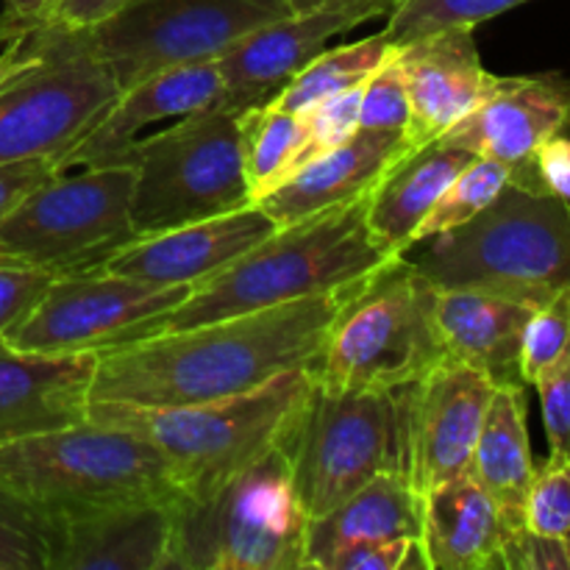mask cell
<instances>
[{
  "mask_svg": "<svg viewBox=\"0 0 570 570\" xmlns=\"http://www.w3.org/2000/svg\"><path fill=\"white\" fill-rule=\"evenodd\" d=\"M367 278L334 293L170 328L100 351L92 401L181 406L250 393L295 367L312 365L334 317Z\"/></svg>",
  "mask_w": 570,
  "mask_h": 570,
  "instance_id": "6da1fadb",
  "label": "cell"
},
{
  "mask_svg": "<svg viewBox=\"0 0 570 570\" xmlns=\"http://www.w3.org/2000/svg\"><path fill=\"white\" fill-rule=\"evenodd\" d=\"M371 195V193H367ZM367 195L278 226L165 312L156 332L334 293L399 259L367 226Z\"/></svg>",
  "mask_w": 570,
  "mask_h": 570,
  "instance_id": "7a4b0ae2",
  "label": "cell"
},
{
  "mask_svg": "<svg viewBox=\"0 0 570 570\" xmlns=\"http://www.w3.org/2000/svg\"><path fill=\"white\" fill-rule=\"evenodd\" d=\"M312 384L309 365L250 393L181 406H131L92 401L89 421L109 423L159 449L176 471L184 499H204L287 434Z\"/></svg>",
  "mask_w": 570,
  "mask_h": 570,
  "instance_id": "3957f363",
  "label": "cell"
},
{
  "mask_svg": "<svg viewBox=\"0 0 570 570\" xmlns=\"http://www.w3.org/2000/svg\"><path fill=\"white\" fill-rule=\"evenodd\" d=\"M434 287H484L546 301L570 284V206L507 184L476 217L406 250Z\"/></svg>",
  "mask_w": 570,
  "mask_h": 570,
  "instance_id": "277c9868",
  "label": "cell"
},
{
  "mask_svg": "<svg viewBox=\"0 0 570 570\" xmlns=\"http://www.w3.org/2000/svg\"><path fill=\"white\" fill-rule=\"evenodd\" d=\"M0 488L45 518L126 501L178 504L184 499L159 449L89 417L59 432L0 443Z\"/></svg>",
  "mask_w": 570,
  "mask_h": 570,
  "instance_id": "5b68a950",
  "label": "cell"
},
{
  "mask_svg": "<svg viewBox=\"0 0 570 570\" xmlns=\"http://www.w3.org/2000/svg\"><path fill=\"white\" fill-rule=\"evenodd\" d=\"M306 529L282 440L209 495L173 507L167 570H306Z\"/></svg>",
  "mask_w": 570,
  "mask_h": 570,
  "instance_id": "8992f818",
  "label": "cell"
},
{
  "mask_svg": "<svg viewBox=\"0 0 570 570\" xmlns=\"http://www.w3.org/2000/svg\"><path fill=\"white\" fill-rule=\"evenodd\" d=\"M410 384L379 393L326 390L312 379L287 434L304 515L321 518L382 473H406ZM410 476V473H406Z\"/></svg>",
  "mask_w": 570,
  "mask_h": 570,
  "instance_id": "52a82bcc",
  "label": "cell"
},
{
  "mask_svg": "<svg viewBox=\"0 0 570 570\" xmlns=\"http://www.w3.org/2000/svg\"><path fill=\"white\" fill-rule=\"evenodd\" d=\"M443 356L434 284L399 256L340 309L309 371L326 390L379 393L417 382Z\"/></svg>",
  "mask_w": 570,
  "mask_h": 570,
  "instance_id": "ba28073f",
  "label": "cell"
},
{
  "mask_svg": "<svg viewBox=\"0 0 570 570\" xmlns=\"http://www.w3.org/2000/svg\"><path fill=\"white\" fill-rule=\"evenodd\" d=\"M109 165L134 170L137 237L206 220L254 204L239 154L237 109L212 106L139 137Z\"/></svg>",
  "mask_w": 570,
  "mask_h": 570,
  "instance_id": "9c48e42d",
  "label": "cell"
},
{
  "mask_svg": "<svg viewBox=\"0 0 570 570\" xmlns=\"http://www.w3.org/2000/svg\"><path fill=\"white\" fill-rule=\"evenodd\" d=\"M120 95L81 28L42 20L28 65L0 83V165L59 161Z\"/></svg>",
  "mask_w": 570,
  "mask_h": 570,
  "instance_id": "30bf717a",
  "label": "cell"
},
{
  "mask_svg": "<svg viewBox=\"0 0 570 570\" xmlns=\"http://www.w3.org/2000/svg\"><path fill=\"white\" fill-rule=\"evenodd\" d=\"M131 193L128 165L56 173L0 220V259L53 273L89 271L137 237Z\"/></svg>",
  "mask_w": 570,
  "mask_h": 570,
  "instance_id": "8fae6325",
  "label": "cell"
},
{
  "mask_svg": "<svg viewBox=\"0 0 570 570\" xmlns=\"http://www.w3.org/2000/svg\"><path fill=\"white\" fill-rule=\"evenodd\" d=\"M289 11L287 0H128L81 31L126 89L170 67L217 61Z\"/></svg>",
  "mask_w": 570,
  "mask_h": 570,
  "instance_id": "7c38bea8",
  "label": "cell"
},
{
  "mask_svg": "<svg viewBox=\"0 0 570 570\" xmlns=\"http://www.w3.org/2000/svg\"><path fill=\"white\" fill-rule=\"evenodd\" d=\"M189 293L193 287H154L115 273H59L9 343L42 354H100L154 334L159 317Z\"/></svg>",
  "mask_w": 570,
  "mask_h": 570,
  "instance_id": "4fadbf2b",
  "label": "cell"
},
{
  "mask_svg": "<svg viewBox=\"0 0 570 570\" xmlns=\"http://www.w3.org/2000/svg\"><path fill=\"white\" fill-rule=\"evenodd\" d=\"M399 3L401 0H323L256 28L217 59L226 81L223 106L245 109L267 104L328 48V39L354 31L367 20L387 17Z\"/></svg>",
  "mask_w": 570,
  "mask_h": 570,
  "instance_id": "5bb4252c",
  "label": "cell"
},
{
  "mask_svg": "<svg viewBox=\"0 0 570 570\" xmlns=\"http://www.w3.org/2000/svg\"><path fill=\"white\" fill-rule=\"evenodd\" d=\"M499 384L476 367L443 356L410 384V482L417 493L465 476Z\"/></svg>",
  "mask_w": 570,
  "mask_h": 570,
  "instance_id": "9a60e30c",
  "label": "cell"
},
{
  "mask_svg": "<svg viewBox=\"0 0 570 570\" xmlns=\"http://www.w3.org/2000/svg\"><path fill=\"white\" fill-rule=\"evenodd\" d=\"M570 126V78L562 72L504 76L499 87L440 139L512 167L518 187L543 193L534 176V154L546 139ZM549 195V193H546Z\"/></svg>",
  "mask_w": 570,
  "mask_h": 570,
  "instance_id": "2e32d148",
  "label": "cell"
},
{
  "mask_svg": "<svg viewBox=\"0 0 570 570\" xmlns=\"http://www.w3.org/2000/svg\"><path fill=\"white\" fill-rule=\"evenodd\" d=\"M276 228L259 204H250L226 215L134 237L89 271L137 278L154 287H195Z\"/></svg>",
  "mask_w": 570,
  "mask_h": 570,
  "instance_id": "e0dca14e",
  "label": "cell"
},
{
  "mask_svg": "<svg viewBox=\"0 0 570 570\" xmlns=\"http://www.w3.org/2000/svg\"><path fill=\"white\" fill-rule=\"evenodd\" d=\"M395 61L410 98L406 139L412 148L443 137L504 78L482 65L473 28H440L395 42Z\"/></svg>",
  "mask_w": 570,
  "mask_h": 570,
  "instance_id": "ac0fdd59",
  "label": "cell"
},
{
  "mask_svg": "<svg viewBox=\"0 0 570 570\" xmlns=\"http://www.w3.org/2000/svg\"><path fill=\"white\" fill-rule=\"evenodd\" d=\"M173 507L126 501L50 515V570H167Z\"/></svg>",
  "mask_w": 570,
  "mask_h": 570,
  "instance_id": "d6986e66",
  "label": "cell"
},
{
  "mask_svg": "<svg viewBox=\"0 0 570 570\" xmlns=\"http://www.w3.org/2000/svg\"><path fill=\"white\" fill-rule=\"evenodd\" d=\"M98 354H42L0 337V443L87 421Z\"/></svg>",
  "mask_w": 570,
  "mask_h": 570,
  "instance_id": "ffe728a7",
  "label": "cell"
},
{
  "mask_svg": "<svg viewBox=\"0 0 570 570\" xmlns=\"http://www.w3.org/2000/svg\"><path fill=\"white\" fill-rule=\"evenodd\" d=\"M223 100H226V81L217 61L170 67L142 78L120 89L98 122L61 156L59 170L109 165L120 150L139 139L145 128L223 106Z\"/></svg>",
  "mask_w": 570,
  "mask_h": 570,
  "instance_id": "44dd1931",
  "label": "cell"
},
{
  "mask_svg": "<svg viewBox=\"0 0 570 570\" xmlns=\"http://www.w3.org/2000/svg\"><path fill=\"white\" fill-rule=\"evenodd\" d=\"M540 304L532 295L504 289L434 287V326L443 354L476 367L495 384H523V328Z\"/></svg>",
  "mask_w": 570,
  "mask_h": 570,
  "instance_id": "7402d4cb",
  "label": "cell"
},
{
  "mask_svg": "<svg viewBox=\"0 0 570 570\" xmlns=\"http://www.w3.org/2000/svg\"><path fill=\"white\" fill-rule=\"evenodd\" d=\"M410 148L406 134L356 128L354 137L345 139L340 148L301 167L256 204L273 217L276 226H287L306 215L367 195L387 167Z\"/></svg>",
  "mask_w": 570,
  "mask_h": 570,
  "instance_id": "603a6c76",
  "label": "cell"
},
{
  "mask_svg": "<svg viewBox=\"0 0 570 570\" xmlns=\"http://www.w3.org/2000/svg\"><path fill=\"white\" fill-rule=\"evenodd\" d=\"M512 532L471 476L423 493L421 549L426 570H507Z\"/></svg>",
  "mask_w": 570,
  "mask_h": 570,
  "instance_id": "cb8c5ba5",
  "label": "cell"
},
{
  "mask_svg": "<svg viewBox=\"0 0 570 570\" xmlns=\"http://www.w3.org/2000/svg\"><path fill=\"white\" fill-rule=\"evenodd\" d=\"M473 159L476 156L471 150L440 137L399 156L367 195V226L379 243L395 256H404L417 226Z\"/></svg>",
  "mask_w": 570,
  "mask_h": 570,
  "instance_id": "d4e9b609",
  "label": "cell"
},
{
  "mask_svg": "<svg viewBox=\"0 0 570 570\" xmlns=\"http://www.w3.org/2000/svg\"><path fill=\"white\" fill-rule=\"evenodd\" d=\"M532 443L527 429V387L499 384L484 412L468 476L493 499L512 540L523 534V510L534 479ZM510 551V549H507Z\"/></svg>",
  "mask_w": 570,
  "mask_h": 570,
  "instance_id": "484cf974",
  "label": "cell"
},
{
  "mask_svg": "<svg viewBox=\"0 0 570 570\" xmlns=\"http://www.w3.org/2000/svg\"><path fill=\"white\" fill-rule=\"evenodd\" d=\"M423 495L406 473H382L306 529V566L321 570L334 551L373 540L421 538Z\"/></svg>",
  "mask_w": 570,
  "mask_h": 570,
  "instance_id": "4316f807",
  "label": "cell"
},
{
  "mask_svg": "<svg viewBox=\"0 0 570 570\" xmlns=\"http://www.w3.org/2000/svg\"><path fill=\"white\" fill-rule=\"evenodd\" d=\"M239 154L254 204L287 178L289 161L301 145V115L276 104L237 109Z\"/></svg>",
  "mask_w": 570,
  "mask_h": 570,
  "instance_id": "83f0119b",
  "label": "cell"
},
{
  "mask_svg": "<svg viewBox=\"0 0 570 570\" xmlns=\"http://www.w3.org/2000/svg\"><path fill=\"white\" fill-rule=\"evenodd\" d=\"M393 39L384 31L373 33V37L356 39V42L337 45V48H326L317 53L271 104L282 106V109L293 111V115H304L321 100L332 98V95L343 92V89L356 87L365 81L393 50Z\"/></svg>",
  "mask_w": 570,
  "mask_h": 570,
  "instance_id": "f1b7e54d",
  "label": "cell"
},
{
  "mask_svg": "<svg viewBox=\"0 0 570 570\" xmlns=\"http://www.w3.org/2000/svg\"><path fill=\"white\" fill-rule=\"evenodd\" d=\"M512 181V167L490 156H476L454 181L445 187L438 204L426 215V220L417 226L415 237H412V248L417 243L440 237V234L451 232V228L462 226L471 217H476L484 206L493 204L499 198L501 189Z\"/></svg>",
  "mask_w": 570,
  "mask_h": 570,
  "instance_id": "f546056e",
  "label": "cell"
},
{
  "mask_svg": "<svg viewBox=\"0 0 570 570\" xmlns=\"http://www.w3.org/2000/svg\"><path fill=\"white\" fill-rule=\"evenodd\" d=\"M529 0H401L382 28L393 42H406L440 28H473Z\"/></svg>",
  "mask_w": 570,
  "mask_h": 570,
  "instance_id": "4dcf8cb0",
  "label": "cell"
},
{
  "mask_svg": "<svg viewBox=\"0 0 570 570\" xmlns=\"http://www.w3.org/2000/svg\"><path fill=\"white\" fill-rule=\"evenodd\" d=\"M570 354V284L551 293L527 321L521 340V379L534 387Z\"/></svg>",
  "mask_w": 570,
  "mask_h": 570,
  "instance_id": "1f68e13d",
  "label": "cell"
},
{
  "mask_svg": "<svg viewBox=\"0 0 570 570\" xmlns=\"http://www.w3.org/2000/svg\"><path fill=\"white\" fill-rule=\"evenodd\" d=\"M365 83V81H362ZM362 83L343 89V92L332 95V98L321 100L312 109L301 115V145L295 150L293 161H289V176L306 167L309 161L321 159L328 150L340 148L345 139H351L360 128V100H362ZM284 178V181H287Z\"/></svg>",
  "mask_w": 570,
  "mask_h": 570,
  "instance_id": "d6a6232c",
  "label": "cell"
},
{
  "mask_svg": "<svg viewBox=\"0 0 570 570\" xmlns=\"http://www.w3.org/2000/svg\"><path fill=\"white\" fill-rule=\"evenodd\" d=\"M0 570H50L48 521L6 488H0Z\"/></svg>",
  "mask_w": 570,
  "mask_h": 570,
  "instance_id": "836d02e7",
  "label": "cell"
},
{
  "mask_svg": "<svg viewBox=\"0 0 570 570\" xmlns=\"http://www.w3.org/2000/svg\"><path fill=\"white\" fill-rule=\"evenodd\" d=\"M523 529L532 538L570 540V456L551 454L534 468L523 510Z\"/></svg>",
  "mask_w": 570,
  "mask_h": 570,
  "instance_id": "e575fe53",
  "label": "cell"
},
{
  "mask_svg": "<svg viewBox=\"0 0 570 570\" xmlns=\"http://www.w3.org/2000/svg\"><path fill=\"white\" fill-rule=\"evenodd\" d=\"M360 128L393 134H406L410 128V98H406L401 67L395 61V45L387 59L362 83Z\"/></svg>",
  "mask_w": 570,
  "mask_h": 570,
  "instance_id": "d590c367",
  "label": "cell"
},
{
  "mask_svg": "<svg viewBox=\"0 0 570 570\" xmlns=\"http://www.w3.org/2000/svg\"><path fill=\"white\" fill-rule=\"evenodd\" d=\"M59 273L0 259V337L9 340L31 317Z\"/></svg>",
  "mask_w": 570,
  "mask_h": 570,
  "instance_id": "8d00e7d4",
  "label": "cell"
},
{
  "mask_svg": "<svg viewBox=\"0 0 570 570\" xmlns=\"http://www.w3.org/2000/svg\"><path fill=\"white\" fill-rule=\"evenodd\" d=\"M426 570L421 538L373 540L334 551L321 570Z\"/></svg>",
  "mask_w": 570,
  "mask_h": 570,
  "instance_id": "74e56055",
  "label": "cell"
},
{
  "mask_svg": "<svg viewBox=\"0 0 570 570\" xmlns=\"http://www.w3.org/2000/svg\"><path fill=\"white\" fill-rule=\"evenodd\" d=\"M543 406L546 438H549L551 454L570 456V354L549 376L534 384Z\"/></svg>",
  "mask_w": 570,
  "mask_h": 570,
  "instance_id": "f35d334b",
  "label": "cell"
},
{
  "mask_svg": "<svg viewBox=\"0 0 570 570\" xmlns=\"http://www.w3.org/2000/svg\"><path fill=\"white\" fill-rule=\"evenodd\" d=\"M59 170L56 159H26L0 165V220L26 198L28 193L53 178Z\"/></svg>",
  "mask_w": 570,
  "mask_h": 570,
  "instance_id": "ab89813d",
  "label": "cell"
},
{
  "mask_svg": "<svg viewBox=\"0 0 570 570\" xmlns=\"http://www.w3.org/2000/svg\"><path fill=\"white\" fill-rule=\"evenodd\" d=\"M534 176L543 193L570 206V137L554 134L534 154Z\"/></svg>",
  "mask_w": 570,
  "mask_h": 570,
  "instance_id": "60d3db41",
  "label": "cell"
},
{
  "mask_svg": "<svg viewBox=\"0 0 570 570\" xmlns=\"http://www.w3.org/2000/svg\"><path fill=\"white\" fill-rule=\"evenodd\" d=\"M14 28V17H9L3 11L0 14V39ZM37 28L39 22H26L17 33H11L3 45H0V83L9 76H14L22 65H28L37 48Z\"/></svg>",
  "mask_w": 570,
  "mask_h": 570,
  "instance_id": "b9f144b4",
  "label": "cell"
},
{
  "mask_svg": "<svg viewBox=\"0 0 570 570\" xmlns=\"http://www.w3.org/2000/svg\"><path fill=\"white\" fill-rule=\"evenodd\" d=\"M122 3H128V0H59L50 11L48 22L65 28H89L120 9Z\"/></svg>",
  "mask_w": 570,
  "mask_h": 570,
  "instance_id": "7bdbcfd3",
  "label": "cell"
},
{
  "mask_svg": "<svg viewBox=\"0 0 570 570\" xmlns=\"http://www.w3.org/2000/svg\"><path fill=\"white\" fill-rule=\"evenodd\" d=\"M56 3H59V0H3V11L9 17H17V20L42 22L48 20Z\"/></svg>",
  "mask_w": 570,
  "mask_h": 570,
  "instance_id": "ee69618b",
  "label": "cell"
},
{
  "mask_svg": "<svg viewBox=\"0 0 570 570\" xmlns=\"http://www.w3.org/2000/svg\"><path fill=\"white\" fill-rule=\"evenodd\" d=\"M287 3L293 11H304V9H309V6L323 3V0H287Z\"/></svg>",
  "mask_w": 570,
  "mask_h": 570,
  "instance_id": "f6af8a7d",
  "label": "cell"
}]
</instances>
